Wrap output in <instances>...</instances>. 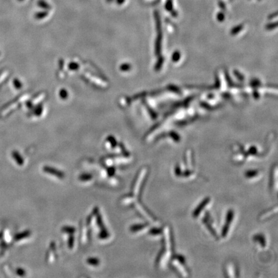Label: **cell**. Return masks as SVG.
<instances>
[{"mask_svg":"<svg viewBox=\"0 0 278 278\" xmlns=\"http://www.w3.org/2000/svg\"><path fill=\"white\" fill-rule=\"evenodd\" d=\"M23 273H24V272H23V271L22 269H18V274L19 275L22 276V275L23 274Z\"/></svg>","mask_w":278,"mask_h":278,"instance_id":"obj_5","label":"cell"},{"mask_svg":"<svg viewBox=\"0 0 278 278\" xmlns=\"http://www.w3.org/2000/svg\"><path fill=\"white\" fill-rule=\"evenodd\" d=\"M209 199H206L205 200H204L203 202H202V204H200L199 205V207L197 208V209H196V210H195V212H194V216H198V214L201 212V211L202 210V209L204 208V207L205 206V205H207V203H209Z\"/></svg>","mask_w":278,"mask_h":278,"instance_id":"obj_2","label":"cell"},{"mask_svg":"<svg viewBox=\"0 0 278 278\" xmlns=\"http://www.w3.org/2000/svg\"><path fill=\"white\" fill-rule=\"evenodd\" d=\"M233 212H230L228 215V219H227V223L226 225L225 226V228L224 229V232H223V235L225 236V235L227 234L228 233V230H229V225L230 224V221L233 220Z\"/></svg>","mask_w":278,"mask_h":278,"instance_id":"obj_1","label":"cell"},{"mask_svg":"<svg viewBox=\"0 0 278 278\" xmlns=\"http://www.w3.org/2000/svg\"><path fill=\"white\" fill-rule=\"evenodd\" d=\"M25 235H26V236H27V233H21V234H19L17 235V236H16V239H22L23 238H25L24 236H25Z\"/></svg>","mask_w":278,"mask_h":278,"instance_id":"obj_4","label":"cell"},{"mask_svg":"<svg viewBox=\"0 0 278 278\" xmlns=\"http://www.w3.org/2000/svg\"><path fill=\"white\" fill-rule=\"evenodd\" d=\"M12 155H13V157L14 158V159L16 160L17 163H18V164L21 165L23 163V159L21 158V157H20L19 154L18 152H16V151L13 152V153H12Z\"/></svg>","mask_w":278,"mask_h":278,"instance_id":"obj_3","label":"cell"}]
</instances>
